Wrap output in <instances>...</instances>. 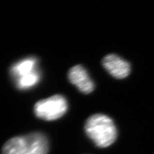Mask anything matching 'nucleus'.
Listing matches in <instances>:
<instances>
[{"label": "nucleus", "mask_w": 154, "mask_h": 154, "mask_svg": "<svg viewBox=\"0 0 154 154\" xmlns=\"http://www.w3.org/2000/svg\"><path fill=\"white\" fill-rule=\"evenodd\" d=\"M68 79L70 82L83 93H90L94 89L93 81L90 78L88 71L82 66L72 67L69 71Z\"/></svg>", "instance_id": "423d86ee"}, {"label": "nucleus", "mask_w": 154, "mask_h": 154, "mask_svg": "<svg viewBox=\"0 0 154 154\" xmlns=\"http://www.w3.org/2000/svg\"><path fill=\"white\" fill-rule=\"evenodd\" d=\"M85 131L96 146L106 148L114 143L118 132L112 119L102 114L89 117L85 124Z\"/></svg>", "instance_id": "f257e3e1"}, {"label": "nucleus", "mask_w": 154, "mask_h": 154, "mask_svg": "<svg viewBox=\"0 0 154 154\" xmlns=\"http://www.w3.org/2000/svg\"><path fill=\"white\" fill-rule=\"evenodd\" d=\"M102 64L110 75L118 79L126 78L131 72V66L128 62L116 55L110 54L105 56Z\"/></svg>", "instance_id": "39448f33"}, {"label": "nucleus", "mask_w": 154, "mask_h": 154, "mask_svg": "<svg viewBox=\"0 0 154 154\" xmlns=\"http://www.w3.org/2000/svg\"><path fill=\"white\" fill-rule=\"evenodd\" d=\"M10 73L16 88L21 90L35 86L41 78L38 60L34 57H29L17 62L11 67Z\"/></svg>", "instance_id": "7ed1b4c3"}, {"label": "nucleus", "mask_w": 154, "mask_h": 154, "mask_svg": "<svg viewBox=\"0 0 154 154\" xmlns=\"http://www.w3.org/2000/svg\"><path fill=\"white\" fill-rule=\"evenodd\" d=\"M67 107L66 99L63 96L56 94L37 102L34 106V112L38 118L54 121L63 116Z\"/></svg>", "instance_id": "20e7f679"}, {"label": "nucleus", "mask_w": 154, "mask_h": 154, "mask_svg": "<svg viewBox=\"0 0 154 154\" xmlns=\"http://www.w3.org/2000/svg\"><path fill=\"white\" fill-rule=\"evenodd\" d=\"M49 143L42 133L33 132L8 140L2 148V154H47Z\"/></svg>", "instance_id": "f03ea898"}]
</instances>
